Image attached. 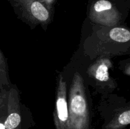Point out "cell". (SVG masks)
Segmentation results:
<instances>
[{
  "label": "cell",
  "instance_id": "6da1fadb",
  "mask_svg": "<svg viewBox=\"0 0 130 129\" xmlns=\"http://www.w3.org/2000/svg\"><path fill=\"white\" fill-rule=\"evenodd\" d=\"M67 104L71 129H89L90 113L86 91L83 78L78 72L72 78Z\"/></svg>",
  "mask_w": 130,
  "mask_h": 129
},
{
  "label": "cell",
  "instance_id": "7a4b0ae2",
  "mask_svg": "<svg viewBox=\"0 0 130 129\" xmlns=\"http://www.w3.org/2000/svg\"><path fill=\"white\" fill-rule=\"evenodd\" d=\"M53 119L57 129H71L67 99V83L61 74L58 77Z\"/></svg>",
  "mask_w": 130,
  "mask_h": 129
},
{
  "label": "cell",
  "instance_id": "3957f363",
  "mask_svg": "<svg viewBox=\"0 0 130 129\" xmlns=\"http://www.w3.org/2000/svg\"><path fill=\"white\" fill-rule=\"evenodd\" d=\"M90 19L96 24L113 27L119 22L120 16L113 8L111 3L107 0H100L93 5Z\"/></svg>",
  "mask_w": 130,
  "mask_h": 129
},
{
  "label": "cell",
  "instance_id": "277c9868",
  "mask_svg": "<svg viewBox=\"0 0 130 129\" xmlns=\"http://www.w3.org/2000/svg\"><path fill=\"white\" fill-rule=\"evenodd\" d=\"M112 67L111 61L107 57H100L88 68L87 73L95 83L108 89H113L116 83L110 79L109 70Z\"/></svg>",
  "mask_w": 130,
  "mask_h": 129
},
{
  "label": "cell",
  "instance_id": "5b68a950",
  "mask_svg": "<svg viewBox=\"0 0 130 129\" xmlns=\"http://www.w3.org/2000/svg\"><path fill=\"white\" fill-rule=\"evenodd\" d=\"M20 121L19 92L15 88H11L7 92L6 116L4 125L6 129H17L20 126Z\"/></svg>",
  "mask_w": 130,
  "mask_h": 129
},
{
  "label": "cell",
  "instance_id": "8992f818",
  "mask_svg": "<svg viewBox=\"0 0 130 129\" xmlns=\"http://www.w3.org/2000/svg\"><path fill=\"white\" fill-rule=\"evenodd\" d=\"M130 123V110H126L116 115L105 129H123Z\"/></svg>",
  "mask_w": 130,
  "mask_h": 129
},
{
  "label": "cell",
  "instance_id": "52a82bcc",
  "mask_svg": "<svg viewBox=\"0 0 130 129\" xmlns=\"http://www.w3.org/2000/svg\"><path fill=\"white\" fill-rule=\"evenodd\" d=\"M10 85L8 69L7 62L3 53L0 49V89H5V87Z\"/></svg>",
  "mask_w": 130,
  "mask_h": 129
},
{
  "label": "cell",
  "instance_id": "ba28073f",
  "mask_svg": "<svg viewBox=\"0 0 130 129\" xmlns=\"http://www.w3.org/2000/svg\"><path fill=\"white\" fill-rule=\"evenodd\" d=\"M7 92L6 89H0V129H6L4 123L6 116Z\"/></svg>",
  "mask_w": 130,
  "mask_h": 129
}]
</instances>
